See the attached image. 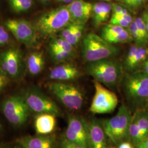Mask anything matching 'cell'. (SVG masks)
I'll list each match as a JSON object with an SVG mask.
<instances>
[{
    "mask_svg": "<svg viewBox=\"0 0 148 148\" xmlns=\"http://www.w3.org/2000/svg\"><path fill=\"white\" fill-rule=\"evenodd\" d=\"M132 115L125 104H122L116 114L101 123L108 138L118 145L125 141H130V127Z\"/></svg>",
    "mask_w": 148,
    "mask_h": 148,
    "instance_id": "6da1fadb",
    "label": "cell"
},
{
    "mask_svg": "<svg viewBox=\"0 0 148 148\" xmlns=\"http://www.w3.org/2000/svg\"><path fill=\"white\" fill-rule=\"evenodd\" d=\"M87 71L95 80L110 88L116 86L121 80V66L113 60L106 59L90 63Z\"/></svg>",
    "mask_w": 148,
    "mask_h": 148,
    "instance_id": "7a4b0ae2",
    "label": "cell"
},
{
    "mask_svg": "<svg viewBox=\"0 0 148 148\" xmlns=\"http://www.w3.org/2000/svg\"><path fill=\"white\" fill-rule=\"evenodd\" d=\"M82 50L85 60L89 63L111 58L119 51L112 44L95 33H90L84 37Z\"/></svg>",
    "mask_w": 148,
    "mask_h": 148,
    "instance_id": "3957f363",
    "label": "cell"
},
{
    "mask_svg": "<svg viewBox=\"0 0 148 148\" xmlns=\"http://www.w3.org/2000/svg\"><path fill=\"white\" fill-rule=\"evenodd\" d=\"M71 22L69 10L64 6L43 14L37 21L36 28L42 36H48L62 30Z\"/></svg>",
    "mask_w": 148,
    "mask_h": 148,
    "instance_id": "277c9868",
    "label": "cell"
},
{
    "mask_svg": "<svg viewBox=\"0 0 148 148\" xmlns=\"http://www.w3.org/2000/svg\"><path fill=\"white\" fill-rule=\"evenodd\" d=\"M1 109L7 120L15 127H21L26 123L30 111L24 97L19 95L5 99Z\"/></svg>",
    "mask_w": 148,
    "mask_h": 148,
    "instance_id": "5b68a950",
    "label": "cell"
},
{
    "mask_svg": "<svg viewBox=\"0 0 148 148\" xmlns=\"http://www.w3.org/2000/svg\"><path fill=\"white\" fill-rule=\"evenodd\" d=\"M122 81L123 92L127 100L138 102L148 99V73L143 71L127 74Z\"/></svg>",
    "mask_w": 148,
    "mask_h": 148,
    "instance_id": "8992f818",
    "label": "cell"
},
{
    "mask_svg": "<svg viewBox=\"0 0 148 148\" xmlns=\"http://www.w3.org/2000/svg\"><path fill=\"white\" fill-rule=\"evenodd\" d=\"M48 88L68 109L78 110L81 108L84 97L82 92L77 87L62 82H55L48 85Z\"/></svg>",
    "mask_w": 148,
    "mask_h": 148,
    "instance_id": "52a82bcc",
    "label": "cell"
},
{
    "mask_svg": "<svg viewBox=\"0 0 148 148\" xmlns=\"http://www.w3.org/2000/svg\"><path fill=\"white\" fill-rule=\"evenodd\" d=\"M94 86L95 93L90 111L96 114H108L114 111L119 103L116 95L96 80H94Z\"/></svg>",
    "mask_w": 148,
    "mask_h": 148,
    "instance_id": "ba28073f",
    "label": "cell"
},
{
    "mask_svg": "<svg viewBox=\"0 0 148 148\" xmlns=\"http://www.w3.org/2000/svg\"><path fill=\"white\" fill-rule=\"evenodd\" d=\"M24 98L30 111L38 114L49 113L56 116L60 114V110L57 104L38 90H28Z\"/></svg>",
    "mask_w": 148,
    "mask_h": 148,
    "instance_id": "9c48e42d",
    "label": "cell"
},
{
    "mask_svg": "<svg viewBox=\"0 0 148 148\" xmlns=\"http://www.w3.org/2000/svg\"><path fill=\"white\" fill-rule=\"evenodd\" d=\"M5 25L20 42L28 47L36 45V29L29 21L24 19H8Z\"/></svg>",
    "mask_w": 148,
    "mask_h": 148,
    "instance_id": "30bf717a",
    "label": "cell"
},
{
    "mask_svg": "<svg viewBox=\"0 0 148 148\" xmlns=\"http://www.w3.org/2000/svg\"><path fill=\"white\" fill-rule=\"evenodd\" d=\"M64 138L72 143L88 148L87 121L81 117L69 116Z\"/></svg>",
    "mask_w": 148,
    "mask_h": 148,
    "instance_id": "8fae6325",
    "label": "cell"
},
{
    "mask_svg": "<svg viewBox=\"0 0 148 148\" xmlns=\"http://www.w3.org/2000/svg\"><path fill=\"white\" fill-rule=\"evenodd\" d=\"M21 65V54L18 49L12 48L0 53V68L7 76L18 77Z\"/></svg>",
    "mask_w": 148,
    "mask_h": 148,
    "instance_id": "7c38bea8",
    "label": "cell"
},
{
    "mask_svg": "<svg viewBox=\"0 0 148 148\" xmlns=\"http://www.w3.org/2000/svg\"><path fill=\"white\" fill-rule=\"evenodd\" d=\"M88 148H106V136L101 123L92 119L87 122Z\"/></svg>",
    "mask_w": 148,
    "mask_h": 148,
    "instance_id": "4fadbf2b",
    "label": "cell"
},
{
    "mask_svg": "<svg viewBox=\"0 0 148 148\" xmlns=\"http://www.w3.org/2000/svg\"><path fill=\"white\" fill-rule=\"evenodd\" d=\"M71 21L85 25L92 13L93 5L84 0H74L66 6Z\"/></svg>",
    "mask_w": 148,
    "mask_h": 148,
    "instance_id": "5bb4252c",
    "label": "cell"
},
{
    "mask_svg": "<svg viewBox=\"0 0 148 148\" xmlns=\"http://www.w3.org/2000/svg\"><path fill=\"white\" fill-rule=\"evenodd\" d=\"M17 144L23 148H57L55 138L52 136H26L18 138Z\"/></svg>",
    "mask_w": 148,
    "mask_h": 148,
    "instance_id": "9a60e30c",
    "label": "cell"
},
{
    "mask_svg": "<svg viewBox=\"0 0 148 148\" xmlns=\"http://www.w3.org/2000/svg\"><path fill=\"white\" fill-rule=\"evenodd\" d=\"M56 115L44 113L38 114L34 121V127L38 135H48L53 132L56 127Z\"/></svg>",
    "mask_w": 148,
    "mask_h": 148,
    "instance_id": "2e32d148",
    "label": "cell"
},
{
    "mask_svg": "<svg viewBox=\"0 0 148 148\" xmlns=\"http://www.w3.org/2000/svg\"><path fill=\"white\" fill-rule=\"evenodd\" d=\"M79 75V70L76 66L73 64H66L59 65L52 69L49 77L53 80L64 81L76 79Z\"/></svg>",
    "mask_w": 148,
    "mask_h": 148,
    "instance_id": "e0dca14e",
    "label": "cell"
},
{
    "mask_svg": "<svg viewBox=\"0 0 148 148\" xmlns=\"http://www.w3.org/2000/svg\"><path fill=\"white\" fill-rule=\"evenodd\" d=\"M112 5L106 2H101L93 5V21L96 27L105 23L110 17Z\"/></svg>",
    "mask_w": 148,
    "mask_h": 148,
    "instance_id": "ac0fdd59",
    "label": "cell"
},
{
    "mask_svg": "<svg viewBox=\"0 0 148 148\" xmlns=\"http://www.w3.org/2000/svg\"><path fill=\"white\" fill-rule=\"evenodd\" d=\"M84 28V24L71 22L62 30V37L71 45H75L82 37Z\"/></svg>",
    "mask_w": 148,
    "mask_h": 148,
    "instance_id": "d6986e66",
    "label": "cell"
},
{
    "mask_svg": "<svg viewBox=\"0 0 148 148\" xmlns=\"http://www.w3.org/2000/svg\"><path fill=\"white\" fill-rule=\"evenodd\" d=\"M45 60L42 53L34 52L27 58V66L29 73L33 75L40 74L44 67Z\"/></svg>",
    "mask_w": 148,
    "mask_h": 148,
    "instance_id": "ffe728a7",
    "label": "cell"
},
{
    "mask_svg": "<svg viewBox=\"0 0 148 148\" xmlns=\"http://www.w3.org/2000/svg\"><path fill=\"white\" fill-rule=\"evenodd\" d=\"M133 115L135 116L139 128L143 141L148 139V110H138Z\"/></svg>",
    "mask_w": 148,
    "mask_h": 148,
    "instance_id": "44dd1931",
    "label": "cell"
},
{
    "mask_svg": "<svg viewBox=\"0 0 148 148\" xmlns=\"http://www.w3.org/2000/svg\"><path fill=\"white\" fill-rule=\"evenodd\" d=\"M11 10L16 13H23L29 10L33 5V0H8Z\"/></svg>",
    "mask_w": 148,
    "mask_h": 148,
    "instance_id": "7402d4cb",
    "label": "cell"
},
{
    "mask_svg": "<svg viewBox=\"0 0 148 148\" xmlns=\"http://www.w3.org/2000/svg\"><path fill=\"white\" fill-rule=\"evenodd\" d=\"M130 142L132 143L134 147L143 142L137 122L133 115L130 127Z\"/></svg>",
    "mask_w": 148,
    "mask_h": 148,
    "instance_id": "603a6c76",
    "label": "cell"
},
{
    "mask_svg": "<svg viewBox=\"0 0 148 148\" xmlns=\"http://www.w3.org/2000/svg\"><path fill=\"white\" fill-rule=\"evenodd\" d=\"M106 41L111 44L127 42L132 38V36L129 31L125 29L123 32L116 34L103 37Z\"/></svg>",
    "mask_w": 148,
    "mask_h": 148,
    "instance_id": "cb8c5ba5",
    "label": "cell"
},
{
    "mask_svg": "<svg viewBox=\"0 0 148 148\" xmlns=\"http://www.w3.org/2000/svg\"><path fill=\"white\" fill-rule=\"evenodd\" d=\"M50 47L58 48L71 54L73 52V46L62 37L54 39L50 45Z\"/></svg>",
    "mask_w": 148,
    "mask_h": 148,
    "instance_id": "d4e9b609",
    "label": "cell"
},
{
    "mask_svg": "<svg viewBox=\"0 0 148 148\" xmlns=\"http://www.w3.org/2000/svg\"><path fill=\"white\" fill-rule=\"evenodd\" d=\"M50 49L51 53L53 59L58 62H63L68 59L71 57L72 54L58 48L50 47Z\"/></svg>",
    "mask_w": 148,
    "mask_h": 148,
    "instance_id": "484cf974",
    "label": "cell"
},
{
    "mask_svg": "<svg viewBox=\"0 0 148 148\" xmlns=\"http://www.w3.org/2000/svg\"><path fill=\"white\" fill-rule=\"evenodd\" d=\"M148 55V49L145 48H138L137 53L136 54L134 58L133 59L132 62L131 64L129 69H133L136 67L138 64L145 60Z\"/></svg>",
    "mask_w": 148,
    "mask_h": 148,
    "instance_id": "4316f807",
    "label": "cell"
},
{
    "mask_svg": "<svg viewBox=\"0 0 148 148\" xmlns=\"http://www.w3.org/2000/svg\"><path fill=\"white\" fill-rule=\"evenodd\" d=\"M124 30V27L110 24L103 27L101 32V37H105L111 36L123 32Z\"/></svg>",
    "mask_w": 148,
    "mask_h": 148,
    "instance_id": "83f0119b",
    "label": "cell"
},
{
    "mask_svg": "<svg viewBox=\"0 0 148 148\" xmlns=\"http://www.w3.org/2000/svg\"><path fill=\"white\" fill-rule=\"evenodd\" d=\"M134 21L136 23L138 29L141 37L142 42L143 43L145 42L148 38V32L145 24L143 21L142 17L137 18Z\"/></svg>",
    "mask_w": 148,
    "mask_h": 148,
    "instance_id": "f1b7e54d",
    "label": "cell"
},
{
    "mask_svg": "<svg viewBox=\"0 0 148 148\" xmlns=\"http://www.w3.org/2000/svg\"><path fill=\"white\" fill-rule=\"evenodd\" d=\"M129 32H130L132 37H133L136 41L139 43H142L141 37L138 29L137 26L135 21H133L129 25Z\"/></svg>",
    "mask_w": 148,
    "mask_h": 148,
    "instance_id": "f546056e",
    "label": "cell"
},
{
    "mask_svg": "<svg viewBox=\"0 0 148 148\" xmlns=\"http://www.w3.org/2000/svg\"><path fill=\"white\" fill-rule=\"evenodd\" d=\"M110 24L120 26L124 28L129 27V25H130V24L128 23L125 20V19L121 15H119L114 17H111Z\"/></svg>",
    "mask_w": 148,
    "mask_h": 148,
    "instance_id": "4dcf8cb0",
    "label": "cell"
},
{
    "mask_svg": "<svg viewBox=\"0 0 148 148\" xmlns=\"http://www.w3.org/2000/svg\"><path fill=\"white\" fill-rule=\"evenodd\" d=\"M138 47L136 46H132L129 52L127 54V57L126 58V60H125V65L127 67V69H129L131 64L132 62L133 59L134 58L136 54L137 53V51Z\"/></svg>",
    "mask_w": 148,
    "mask_h": 148,
    "instance_id": "1f68e13d",
    "label": "cell"
},
{
    "mask_svg": "<svg viewBox=\"0 0 148 148\" xmlns=\"http://www.w3.org/2000/svg\"><path fill=\"white\" fill-rule=\"evenodd\" d=\"M10 35L4 27L0 26V46H3L9 42Z\"/></svg>",
    "mask_w": 148,
    "mask_h": 148,
    "instance_id": "d6a6232c",
    "label": "cell"
},
{
    "mask_svg": "<svg viewBox=\"0 0 148 148\" xmlns=\"http://www.w3.org/2000/svg\"><path fill=\"white\" fill-rule=\"evenodd\" d=\"M59 148H87L78 144L72 143L64 137L59 145Z\"/></svg>",
    "mask_w": 148,
    "mask_h": 148,
    "instance_id": "836d02e7",
    "label": "cell"
},
{
    "mask_svg": "<svg viewBox=\"0 0 148 148\" xmlns=\"http://www.w3.org/2000/svg\"><path fill=\"white\" fill-rule=\"evenodd\" d=\"M8 82V76L0 68V92L3 90Z\"/></svg>",
    "mask_w": 148,
    "mask_h": 148,
    "instance_id": "e575fe53",
    "label": "cell"
},
{
    "mask_svg": "<svg viewBox=\"0 0 148 148\" xmlns=\"http://www.w3.org/2000/svg\"><path fill=\"white\" fill-rule=\"evenodd\" d=\"M144 0H124L122 2L132 8H136L141 5Z\"/></svg>",
    "mask_w": 148,
    "mask_h": 148,
    "instance_id": "d590c367",
    "label": "cell"
},
{
    "mask_svg": "<svg viewBox=\"0 0 148 148\" xmlns=\"http://www.w3.org/2000/svg\"><path fill=\"white\" fill-rule=\"evenodd\" d=\"M112 5V16L111 17H114L116 16L120 15L122 11L124 8H123L121 5L118 4H113Z\"/></svg>",
    "mask_w": 148,
    "mask_h": 148,
    "instance_id": "8d00e7d4",
    "label": "cell"
},
{
    "mask_svg": "<svg viewBox=\"0 0 148 148\" xmlns=\"http://www.w3.org/2000/svg\"><path fill=\"white\" fill-rule=\"evenodd\" d=\"M117 146V148H134V146L130 141H125L120 143Z\"/></svg>",
    "mask_w": 148,
    "mask_h": 148,
    "instance_id": "74e56055",
    "label": "cell"
},
{
    "mask_svg": "<svg viewBox=\"0 0 148 148\" xmlns=\"http://www.w3.org/2000/svg\"><path fill=\"white\" fill-rule=\"evenodd\" d=\"M134 148H148V139L144 140L137 145L135 146Z\"/></svg>",
    "mask_w": 148,
    "mask_h": 148,
    "instance_id": "f35d334b",
    "label": "cell"
},
{
    "mask_svg": "<svg viewBox=\"0 0 148 148\" xmlns=\"http://www.w3.org/2000/svg\"><path fill=\"white\" fill-rule=\"evenodd\" d=\"M142 18L145 24V25H146L148 32V11H145L144 13Z\"/></svg>",
    "mask_w": 148,
    "mask_h": 148,
    "instance_id": "ab89813d",
    "label": "cell"
},
{
    "mask_svg": "<svg viewBox=\"0 0 148 148\" xmlns=\"http://www.w3.org/2000/svg\"><path fill=\"white\" fill-rule=\"evenodd\" d=\"M12 145L11 144H3L0 143V148H11Z\"/></svg>",
    "mask_w": 148,
    "mask_h": 148,
    "instance_id": "60d3db41",
    "label": "cell"
},
{
    "mask_svg": "<svg viewBox=\"0 0 148 148\" xmlns=\"http://www.w3.org/2000/svg\"><path fill=\"white\" fill-rule=\"evenodd\" d=\"M143 68L145 70L144 71L148 74V58L147 59V60H146L145 61L144 65H143Z\"/></svg>",
    "mask_w": 148,
    "mask_h": 148,
    "instance_id": "b9f144b4",
    "label": "cell"
},
{
    "mask_svg": "<svg viewBox=\"0 0 148 148\" xmlns=\"http://www.w3.org/2000/svg\"><path fill=\"white\" fill-rule=\"evenodd\" d=\"M59 2H63V3H71L73 1H74V0H58Z\"/></svg>",
    "mask_w": 148,
    "mask_h": 148,
    "instance_id": "7bdbcfd3",
    "label": "cell"
},
{
    "mask_svg": "<svg viewBox=\"0 0 148 148\" xmlns=\"http://www.w3.org/2000/svg\"><path fill=\"white\" fill-rule=\"evenodd\" d=\"M22 148L21 147V146H20L19 145H18V144H17L16 145V146H14V147H13V148Z\"/></svg>",
    "mask_w": 148,
    "mask_h": 148,
    "instance_id": "ee69618b",
    "label": "cell"
},
{
    "mask_svg": "<svg viewBox=\"0 0 148 148\" xmlns=\"http://www.w3.org/2000/svg\"><path fill=\"white\" fill-rule=\"evenodd\" d=\"M2 131V125L1 123L0 122V133H1Z\"/></svg>",
    "mask_w": 148,
    "mask_h": 148,
    "instance_id": "f6af8a7d",
    "label": "cell"
},
{
    "mask_svg": "<svg viewBox=\"0 0 148 148\" xmlns=\"http://www.w3.org/2000/svg\"><path fill=\"white\" fill-rule=\"evenodd\" d=\"M41 1H42L43 2H48V1H50V0H41Z\"/></svg>",
    "mask_w": 148,
    "mask_h": 148,
    "instance_id": "bcb514c9",
    "label": "cell"
},
{
    "mask_svg": "<svg viewBox=\"0 0 148 148\" xmlns=\"http://www.w3.org/2000/svg\"><path fill=\"white\" fill-rule=\"evenodd\" d=\"M148 104H147V106H148V103H147Z\"/></svg>",
    "mask_w": 148,
    "mask_h": 148,
    "instance_id": "7dc6e473",
    "label": "cell"
},
{
    "mask_svg": "<svg viewBox=\"0 0 148 148\" xmlns=\"http://www.w3.org/2000/svg\"><path fill=\"white\" fill-rule=\"evenodd\" d=\"M103 1H110V0H103Z\"/></svg>",
    "mask_w": 148,
    "mask_h": 148,
    "instance_id": "c3c4849f",
    "label": "cell"
},
{
    "mask_svg": "<svg viewBox=\"0 0 148 148\" xmlns=\"http://www.w3.org/2000/svg\"><path fill=\"white\" fill-rule=\"evenodd\" d=\"M120 1H121V2H122V1H124V0H120Z\"/></svg>",
    "mask_w": 148,
    "mask_h": 148,
    "instance_id": "681fc988",
    "label": "cell"
},
{
    "mask_svg": "<svg viewBox=\"0 0 148 148\" xmlns=\"http://www.w3.org/2000/svg\"></svg>",
    "mask_w": 148,
    "mask_h": 148,
    "instance_id": "f907efd6",
    "label": "cell"
}]
</instances>
